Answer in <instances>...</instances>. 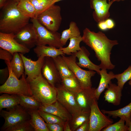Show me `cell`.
<instances>
[{
  "instance_id": "obj_1",
  "label": "cell",
  "mask_w": 131,
  "mask_h": 131,
  "mask_svg": "<svg viewBox=\"0 0 131 131\" xmlns=\"http://www.w3.org/2000/svg\"><path fill=\"white\" fill-rule=\"evenodd\" d=\"M82 37V41L94 51L96 57L100 61L101 69L115 68V66L111 62L110 55L113 47L118 44L116 40H110L102 32L95 33L87 28L83 31Z\"/></svg>"
},
{
  "instance_id": "obj_2",
  "label": "cell",
  "mask_w": 131,
  "mask_h": 131,
  "mask_svg": "<svg viewBox=\"0 0 131 131\" xmlns=\"http://www.w3.org/2000/svg\"><path fill=\"white\" fill-rule=\"evenodd\" d=\"M19 1L8 0L1 9L0 32L15 34L29 23L30 19L23 15L18 9Z\"/></svg>"
},
{
  "instance_id": "obj_3",
  "label": "cell",
  "mask_w": 131,
  "mask_h": 131,
  "mask_svg": "<svg viewBox=\"0 0 131 131\" xmlns=\"http://www.w3.org/2000/svg\"><path fill=\"white\" fill-rule=\"evenodd\" d=\"M27 81L32 96L42 104H50L57 100L56 87L50 85L41 74Z\"/></svg>"
},
{
  "instance_id": "obj_4",
  "label": "cell",
  "mask_w": 131,
  "mask_h": 131,
  "mask_svg": "<svg viewBox=\"0 0 131 131\" xmlns=\"http://www.w3.org/2000/svg\"><path fill=\"white\" fill-rule=\"evenodd\" d=\"M5 62L8 69L9 75L5 82L0 86V93L32 96L29 83L24 73L19 79L13 72L10 62L5 61Z\"/></svg>"
},
{
  "instance_id": "obj_5",
  "label": "cell",
  "mask_w": 131,
  "mask_h": 131,
  "mask_svg": "<svg viewBox=\"0 0 131 131\" xmlns=\"http://www.w3.org/2000/svg\"><path fill=\"white\" fill-rule=\"evenodd\" d=\"M30 20L33 24L37 34L36 46L48 45L58 48L63 47L61 43V35L60 33L49 30L36 18H31Z\"/></svg>"
},
{
  "instance_id": "obj_6",
  "label": "cell",
  "mask_w": 131,
  "mask_h": 131,
  "mask_svg": "<svg viewBox=\"0 0 131 131\" xmlns=\"http://www.w3.org/2000/svg\"><path fill=\"white\" fill-rule=\"evenodd\" d=\"M2 110L0 115L5 120V122L1 128V130L7 131L11 127L22 122L30 121V116L28 111L19 104L7 109Z\"/></svg>"
},
{
  "instance_id": "obj_7",
  "label": "cell",
  "mask_w": 131,
  "mask_h": 131,
  "mask_svg": "<svg viewBox=\"0 0 131 131\" xmlns=\"http://www.w3.org/2000/svg\"><path fill=\"white\" fill-rule=\"evenodd\" d=\"M53 4L38 15V21L49 30L57 32L62 21L61 9L58 5Z\"/></svg>"
},
{
  "instance_id": "obj_8",
  "label": "cell",
  "mask_w": 131,
  "mask_h": 131,
  "mask_svg": "<svg viewBox=\"0 0 131 131\" xmlns=\"http://www.w3.org/2000/svg\"><path fill=\"white\" fill-rule=\"evenodd\" d=\"M70 70L74 74L83 88H91V78L96 72L93 70H85L82 69L77 64L76 57L72 54L69 57L61 55Z\"/></svg>"
},
{
  "instance_id": "obj_9",
  "label": "cell",
  "mask_w": 131,
  "mask_h": 131,
  "mask_svg": "<svg viewBox=\"0 0 131 131\" xmlns=\"http://www.w3.org/2000/svg\"><path fill=\"white\" fill-rule=\"evenodd\" d=\"M89 122V131H100L112 124L113 121L100 110L96 100L91 106Z\"/></svg>"
},
{
  "instance_id": "obj_10",
  "label": "cell",
  "mask_w": 131,
  "mask_h": 131,
  "mask_svg": "<svg viewBox=\"0 0 131 131\" xmlns=\"http://www.w3.org/2000/svg\"><path fill=\"white\" fill-rule=\"evenodd\" d=\"M57 100L73 115L81 112L76 100L75 95L65 88L61 84L56 87Z\"/></svg>"
},
{
  "instance_id": "obj_11",
  "label": "cell",
  "mask_w": 131,
  "mask_h": 131,
  "mask_svg": "<svg viewBox=\"0 0 131 131\" xmlns=\"http://www.w3.org/2000/svg\"><path fill=\"white\" fill-rule=\"evenodd\" d=\"M0 48L10 52L13 55L16 52L23 54L28 53L30 49L19 43L15 39V34L0 32Z\"/></svg>"
},
{
  "instance_id": "obj_12",
  "label": "cell",
  "mask_w": 131,
  "mask_h": 131,
  "mask_svg": "<svg viewBox=\"0 0 131 131\" xmlns=\"http://www.w3.org/2000/svg\"><path fill=\"white\" fill-rule=\"evenodd\" d=\"M15 39L20 44L30 49L37 43V35L32 23H29L15 34Z\"/></svg>"
},
{
  "instance_id": "obj_13",
  "label": "cell",
  "mask_w": 131,
  "mask_h": 131,
  "mask_svg": "<svg viewBox=\"0 0 131 131\" xmlns=\"http://www.w3.org/2000/svg\"><path fill=\"white\" fill-rule=\"evenodd\" d=\"M41 74L48 82L55 87L61 82V79L52 58L45 57Z\"/></svg>"
},
{
  "instance_id": "obj_14",
  "label": "cell",
  "mask_w": 131,
  "mask_h": 131,
  "mask_svg": "<svg viewBox=\"0 0 131 131\" xmlns=\"http://www.w3.org/2000/svg\"><path fill=\"white\" fill-rule=\"evenodd\" d=\"M23 60L24 67V73L27 76V81L41 74V70L45 57L41 56L36 61L28 58L24 54L19 53Z\"/></svg>"
},
{
  "instance_id": "obj_15",
  "label": "cell",
  "mask_w": 131,
  "mask_h": 131,
  "mask_svg": "<svg viewBox=\"0 0 131 131\" xmlns=\"http://www.w3.org/2000/svg\"><path fill=\"white\" fill-rule=\"evenodd\" d=\"M95 89L92 87L83 88L75 95L76 101L81 112H90L91 106L95 100H97L95 95Z\"/></svg>"
},
{
  "instance_id": "obj_16",
  "label": "cell",
  "mask_w": 131,
  "mask_h": 131,
  "mask_svg": "<svg viewBox=\"0 0 131 131\" xmlns=\"http://www.w3.org/2000/svg\"><path fill=\"white\" fill-rule=\"evenodd\" d=\"M90 7L94 10L93 16L95 21L99 23L108 19L110 16L109 9L114 2L108 3L107 0H90Z\"/></svg>"
},
{
  "instance_id": "obj_17",
  "label": "cell",
  "mask_w": 131,
  "mask_h": 131,
  "mask_svg": "<svg viewBox=\"0 0 131 131\" xmlns=\"http://www.w3.org/2000/svg\"><path fill=\"white\" fill-rule=\"evenodd\" d=\"M39 110L56 115L65 122L69 121L72 116L68 110L57 100L50 104H42Z\"/></svg>"
},
{
  "instance_id": "obj_18",
  "label": "cell",
  "mask_w": 131,
  "mask_h": 131,
  "mask_svg": "<svg viewBox=\"0 0 131 131\" xmlns=\"http://www.w3.org/2000/svg\"><path fill=\"white\" fill-rule=\"evenodd\" d=\"M81 48V50L74 54L79 60L78 62H76L77 64L81 67L94 71L99 75L101 69L99 65L94 64L90 60L89 58L90 53L85 47L82 46Z\"/></svg>"
},
{
  "instance_id": "obj_19",
  "label": "cell",
  "mask_w": 131,
  "mask_h": 131,
  "mask_svg": "<svg viewBox=\"0 0 131 131\" xmlns=\"http://www.w3.org/2000/svg\"><path fill=\"white\" fill-rule=\"evenodd\" d=\"M122 90L118 85L112 83L111 82L104 93L105 101L115 106L119 105L122 96Z\"/></svg>"
},
{
  "instance_id": "obj_20",
  "label": "cell",
  "mask_w": 131,
  "mask_h": 131,
  "mask_svg": "<svg viewBox=\"0 0 131 131\" xmlns=\"http://www.w3.org/2000/svg\"><path fill=\"white\" fill-rule=\"evenodd\" d=\"M106 70L101 69L99 72L101 78L98 86L97 89H95L94 92L95 98L97 100L99 99L102 92L105 89L108 88L111 80L115 78V74L113 72L111 71L107 73Z\"/></svg>"
},
{
  "instance_id": "obj_21",
  "label": "cell",
  "mask_w": 131,
  "mask_h": 131,
  "mask_svg": "<svg viewBox=\"0 0 131 131\" xmlns=\"http://www.w3.org/2000/svg\"><path fill=\"white\" fill-rule=\"evenodd\" d=\"M101 111L104 114L112 116L114 118L117 117L124 120L126 125L129 126L131 116V102L125 106L118 109L113 111H107L102 109Z\"/></svg>"
},
{
  "instance_id": "obj_22",
  "label": "cell",
  "mask_w": 131,
  "mask_h": 131,
  "mask_svg": "<svg viewBox=\"0 0 131 131\" xmlns=\"http://www.w3.org/2000/svg\"><path fill=\"white\" fill-rule=\"evenodd\" d=\"M33 51L38 57L43 56L53 58L59 55H65L59 48L49 46L37 45Z\"/></svg>"
},
{
  "instance_id": "obj_23",
  "label": "cell",
  "mask_w": 131,
  "mask_h": 131,
  "mask_svg": "<svg viewBox=\"0 0 131 131\" xmlns=\"http://www.w3.org/2000/svg\"><path fill=\"white\" fill-rule=\"evenodd\" d=\"M38 110H28L31 117L30 122L34 131H49L46 123L39 114Z\"/></svg>"
},
{
  "instance_id": "obj_24",
  "label": "cell",
  "mask_w": 131,
  "mask_h": 131,
  "mask_svg": "<svg viewBox=\"0 0 131 131\" xmlns=\"http://www.w3.org/2000/svg\"><path fill=\"white\" fill-rule=\"evenodd\" d=\"M61 79L76 77L70 70L61 55L53 58Z\"/></svg>"
},
{
  "instance_id": "obj_25",
  "label": "cell",
  "mask_w": 131,
  "mask_h": 131,
  "mask_svg": "<svg viewBox=\"0 0 131 131\" xmlns=\"http://www.w3.org/2000/svg\"><path fill=\"white\" fill-rule=\"evenodd\" d=\"M20 101L18 95L5 93L2 95L0 96V111L4 108L8 109L14 107L19 104Z\"/></svg>"
},
{
  "instance_id": "obj_26",
  "label": "cell",
  "mask_w": 131,
  "mask_h": 131,
  "mask_svg": "<svg viewBox=\"0 0 131 131\" xmlns=\"http://www.w3.org/2000/svg\"><path fill=\"white\" fill-rule=\"evenodd\" d=\"M81 33L79 28L76 23L74 21L71 22L69 27L62 32L60 38L61 43L63 46L65 45L69 39L80 36Z\"/></svg>"
},
{
  "instance_id": "obj_27",
  "label": "cell",
  "mask_w": 131,
  "mask_h": 131,
  "mask_svg": "<svg viewBox=\"0 0 131 131\" xmlns=\"http://www.w3.org/2000/svg\"><path fill=\"white\" fill-rule=\"evenodd\" d=\"M10 63L13 73L19 79L24 73L25 70L23 60L19 53L13 54Z\"/></svg>"
},
{
  "instance_id": "obj_28",
  "label": "cell",
  "mask_w": 131,
  "mask_h": 131,
  "mask_svg": "<svg viewBox=\"0 0 131 131\" xmlns=\"http://www.w3.org/2000/svg\"><path fill=\"white\" fill-rule=\"evenodd\" d=\"M17 8L24 16L30 19L35 18V8L30 0H19L17 5Z\"/></svg>"
},
{
  "instance_id": "obj_29",
  "label": "cell",
  "mask_w": 131,
  "mask_h": 131,
  "mask_svg": "<svg viewBox=\"0 0 131 131\" xmlns=\"http://www.w3.org/2000/svg\"><path fill=\"white\" fill-rule=\"evenodd\" d=\"M19 105L28 110H39L42 104L33 96L19 95Z\"/></svg>"
},
{
  "instance_id": "obj_30",
  "label": "cell",
  "mask_w": 131,
  "mask_h": 131,
  "mask_svg": "<svg viewBox=\"0 0 131 131\" xmlns=\"http://www.w3.org/2000/svg\"><path fill=\"white\" fill-rule=\"evenodd\" d=\"M90 112H81L72 115L69 121L72 131H76L84 122L89 120Z\"/></svg>"
},
{
  "instance_id": "obj_31",
  "label": "cell",
  "mask_w": 131,
  "mask_h": 131,
  "mask_svg": "<svg viewBox=\"0 0 131 131\" xmlns=\"http://www.w3.org/2000/svg\"><path fill=\"white\" fill-rule=\"evenodd\" d=\"M61 83L65 88L74 95L83 88L76 77L62 78Z\"/></svg>"
},
{
  "instance_id": "obj_32",
  "label": "cell",
  "mask_w": 131,
  "mask_h": 131,
  "mask_svg": "<svg viewBox=\"0 0 131 131\" xmlns=\"http://www.w3.org/2000/svg\"><path fill=\"white\" fill-rule=\"evenodd\" d=\"M69 40L70 42L68 46L65 48L61 47L59 49L62 51L64 54L71 55L81 49L80 44L82 41L83 38L81 35L78 37L71 38Z\"/></svg>"
},
{
  "instance_id": "obj_33",
  "label": "cell",
  "mask_w": 131,
  "mask_h": 131,
  "mask_svg": "<svg viewBox=\"0 0 131 131\" xmlns=\"http://www.w3.org/2000/svg\"><path fill=\"white\" fill-rule=\"evenodd\" d=\"M35 8V18L52 5L54 0H30Z\"/></svg>"
},
{
  "instance_id": "obj_34",
  "label": "cell",
  "mask_w": 131,
  "mask_h": 131,
  "mask_svg": "<svg viewBox=\"0 0 131 131\" xmlns=\"http://www.w3.org/2000/svg\"><path fill=\"white\" fill-rule=\"evenodd\" d=\"M115 78L117 81V85L123 89L125 83L131 79V65L121 74H115Z\"/></svg>"
},
{
  "instance_id": "obj_35",
  "label": "cell",
  "mask_w": 131,
  "mask_h": 131,
  "mask_svg": "<svg viewBox=\"0 0 131 131\" xmlns=\"http://www.w3.org/2000/svg\"><path fill=\"white\" fill-rule=\"evenodd\" d=\"M39 113L46 123H58L64 125L65 122L58 116L51 114L38 110Z\"/></svg>"
},
{
  "instance_id": "obj_36",
  "label": "cell",
  "mask_w": 131,
  "mask_h": 131,
  "mask_svg": "<svg viewBox=\"0 0 131 131\" xmlns=\"http://www.w3.org/2000/svg\"><path fill=\"white\" fill-rule=\"evenodd\" d=\"M125 121L120 119L117 122L102 129V131H128L129 127L125 124Z\"/></svg>"
},
{
  "instance_id": "obj_37",
  "label": "cell",
  "mask_w": 131,
  "mask_h": 131,
  "mask_svg": "<svg viewBox=\"0 0 131 131\" xmlns=\"http://www.w3.org/2000/svg\"><path fill=\"white\" fill-rule=\"evenodd\" d=\"M34 131L30 121L22 122L11 127L7 131Z\"/></svg>"
},
{
  "instance_id": "obj_38",
  "label": "cell",
  "mask_w": 131,
  "mask_h": 131,
  "mask_svg": "<svg viewBox=\"0 0 131 131\" xmlns=\"http://www.w3.org/2000/svg\"><path fill=\"white\" fill-rule=\"evenodd\" d=\"M115 23L111 19L108 18L98 23V28L102 30L112 28L115 26Z\"/></svg>"
},
{
  "instance_id": "obj_39",
  "label": "cell",
  "mask_w": 131,
  "mask_h": 131,
  "mask_svg": "<svg viewBox=\"0 0 131 131\" xmlns=\"http://www.w3.org/2000/svg\"><path fill=\"white\" fill-rule=\"evenodd\" d=\"M13 55L9 51L0 48V59L5 61L10 62L12 59Z\"/></svg>"
},
{
  "instance_id": "obj_40",
  "label": "cell",
  "mask_w": 131,
  "mask_h": 131,
  "mask_svg": "<svg viewBox=\"0 0 131 131\" xmlns=\"http://www.w3.org/2000/svg\"><path fill=\"white\" fill-rule=\"evenodd\" d=\"M47 126L49 131H64V125L58 123H46Z\"/></svg>"
},
{
  "instance_id": "obj_41",
  "label": "cell",
  "mask_w": 131,
  "mask_h": 131,
  "mask_svg": "<svg viewBox=\"0 0 131 131\" xmlns=\"http://www.w3.org/2000/svg\"><path fill=\"white\" fill-rule=\"evenodd\" d=\"M89 120L84 122L76 131H89Z\"/></svg>"
},
{
  "instance_id": "obj_42",
  "label": "cell",
  "mask_w": 131,
  "mask_h": 131,
  "mask_svg": "<svg viewBox=\"0 0 131 131\" xmlns=\"http://www.w3.org/2000/svg\"><path fill=\"white\" fill-rule=\"evenodd\" d=\"M9 71L7 67V68L3 69H0V78L1 79L3 77H6L8 75H9V74H7L9 73Z\"/></svg>"
},
{
  "instance_id": "obj_43",
  "label": "cell",
  "mask_w": 131,
  "mask_h": 131,
  "mask_svg": "<svg viewBox=\"0 0 131 131\" xmlns=\"http://www.w3.org/2000/svg\"><path fill=\"white\" fill-rule=\"evenodd\" d=\"M64 131H72L69 124V121L65 122L64 125Z\"/></svg>"
},
{
  "instance_id": "obj_44",
  "label": "cell",
  "mask_w": 131,
  "mask_h": 131,
  "mask_svg": "<svg viewBox=\"0 0 131 131\" xmlns=\"http://www.w3.org/2000/svg\"><path fill=\"white\" fill-rule=\"evenodd\" d=\"M8 0H0V8L1 9L5 5Z\"/></svg>"
},
{
  "instance_id": "obj_45",
  "label": "cell",
  "mask_w": 131,
  "mask_h": 131,
  "mask_svg": "<svg viewBox=\"0 0 131 131\" xmlns=\"http://www.w3.org/2000/svg\"><path fill=\"white\" fill-rule=\"evenodd\" d=\"M128 131H131V116L129 125V126Z\"/></svg>"
},
{
  "instance_id": "obj_46",
  "label": "cell",
  "mask_w": 131,
  "mask_h": 131,
  "mask_svg": "<svg viewBox=\"0 0 131 131\" xmlns=\"http://www.w3.org/2000/svg\"><path fill=\"white\" fill-rule=\"evenodd\" d=\"M62 0H54V3L55 4V3L57 2H58Z\"/></svg>"
},
{
  "instance_id": "obj_47",
  "label": "cell",
  "mask_w": 131,
  "mask_h": 131,
  "mask_svg": "<svg viewBox=\"0 0 131 131\" xmlns=\"http://www.w3.org/2000/svg\"><path fill=\"white\" fill-rule=\"evenodd\" d=\"M128 84L130 85H131V79L128 82Z\"/></svg>"
},
{
  "instance_id": "obj_48",
  "label": "cell",
  "mask_w": 131,
  "mask_h": 131,
  "mask_svg": "<svg viewBox=\"0 0 131 131\" xmlns=\"http://www.w3.org/2000/svg\"><path fill=\"white\" fill-rule=\"evenodd\" d=\"M113 0L114 2L115 1H120L123 0Z\"/></svg>"
},
{
  "instance_id": "obj_49",
  "label": "cell",
  "mask_w": 131,
  "mask_h": 131,
  "mask_svg": "<svg viewBox=\"0 0 131 131\" xmlns=\"http://www.w3.org/2000/svg\"><path fill=\"white\" fill-rule=\"evenodd\" d=\"M16 0L19 1L20 0Z\"/></svg>"
}]
</instances>
